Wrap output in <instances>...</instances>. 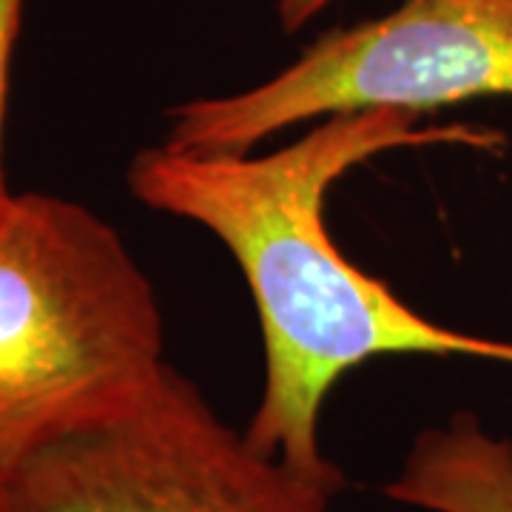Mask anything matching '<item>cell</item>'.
I'll return each instance as SVG.
<instances>
[{
    "label": "cell",
    "mask_w": 512,
    "mask_h": 512,
    "mask_svg": "<svg viewBox=\"0 0 512 512\" xmlns=\"http://www.w3.org/2000/svg\"><path fill=\"white\" fill-rule=\"evenodd\" d=\"M413 111L333 114L268 154H194L151 146L128 165L131 197L197 222L237 259L265 342V387L245 436L302 476L345 487L322 450L333 384L379 356H470L512 365V342L444 328L336 248L325 220L333 183L387 151L493 148L498 134L419 126Z\"/></svg>",
    "instance_id": "6da1fadb"
},
{
    "label": "cell",
    "mask_w": 512,
    "mask_h": 512,
    "mask_svg": "<svg viewBox=\"0 0 512 512\" xmlns=\"http://www.w3.org/2000/svg\"><path fill=\"white\" fill-rule=\"evenodd\" d=\"M163 308L120 231L26 191L0 208V512L26 464L123 413L165 370Z\"/></svg>",
    "instance_id": "7a4b0ae2"
},
{
    "label": "cell",
    "mask_w": 512,
    "mask_h": 512,
    "mask_svg": "<svg viewBox=\"0 0 512 512\" xmlns=\"http://www.w3.org/2000/svg\"><path fill=\"white\" fill-rule=\"evenodd\" d=\"M478 97H512V0H402L382 18L325 32L254 89L177 103L163 146L248 154L319 117L424 114Z\"/></svg>",
    "instance_id": "3957f363"
},
{
    "label": "cell",
    "mask_w": 512,
    "mask_h": 512,
    "mask_svg": "<svg viewBox=\"0 0 512 512\" xmlns=\"http://www.w3.org/2000/svg\"><path fill=\"white\" fill-rule=\"evenodd\" d=\"M339 490L262 453L165 365L123 413L40 450L9 512H330Z\"/></svg>",
    "instance_id": "277c9868"
},
{
    "label": "cell",
    "mask_w": 512,
    "mask_h": 512,
    "mask_svg": "<svg viewBox=\"0 0 512 512\" xmlns=\"http://www.w3.org/2000/svg\"><path fill=\"white\" fill-rule=\"evenodd\" d=\"M384 495L424 512H512V436L453 413L413 439Z\"/></svg>",
    "instance_id": "5b68a950"
},
{
    "label": "cell",
    "mask_w": 512,
    "mask_h": 512,
    "mask_svg": "<svg viewBox=\"0 0 512 512\" xmlns=\"http://www.w3.org/2000/svg\"><path fill=\"white\" fill-rule=\"evenodd\" d=\"M23 20V0H0V208L12 197L3 174V128H6V97H9V69L12 52Z\"/></svg>",
    "instance_id": "8992f818"
},
{
    "label": "cell",
    "mask_w": 512,
    "mask_h": 512,
    "mask_svg": "<svg viewBox=\"0 0 512 512\" xmlns=\"http://www.w3.org/2000/svg\"><path fill=\"white\" fill-rule=\"evenodd\" d=\"M333 0H276V15L282 23V32H296L305 23H311L322 9H328Z\"/></svg>",
    "instance_id": "52a82bcc"
}]
</instances>
